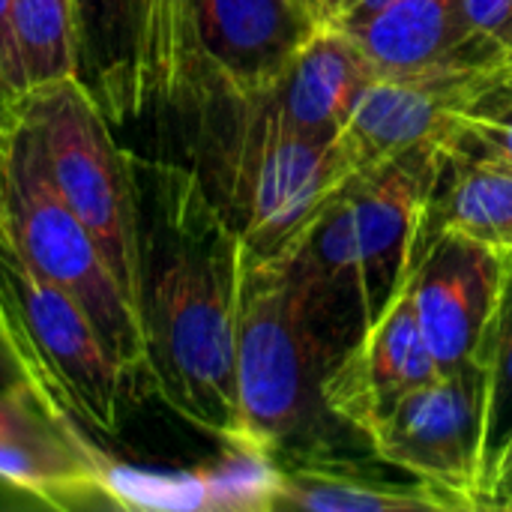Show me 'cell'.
I'll return each instance as SVG.
<instances>
[{
  "instance_id": "4316f807",
  "label": "cell",
  "mask_w": 512,
  "mask_h": 512,
  "mask_svg": "<svg viewBox=\"0 0 512 512\" xmlns=\"http://www.w3.org/2000/svg\"><path fill=\"white\" fill-rule=\"evenodd\" d=\"M21 384H24V378H21V372H18V366H15V360H12L6 342H3V336H0V390L21 387ZM24 387H27V384H24Z\"/></svg>"
},
{
  "instance_id": "cb8c5ba5",
  "label": "cell",
  "mask_w": 512,
  "mask_h": 512,
  "mask_svg": "<svg viewBox=\"0 0 512 512\" xmlns=\"http://www.w3.org/2000/svg\"><path fill=\"white\" fill-rule=\"evenodd\" d=\"M30 96L15 21H12V0H0V120L12 129L21 120V108Z\"/></svg>"
},
{
  "instance_id": "9a60e30c",
  "label": "cell",
  "mask_w": 512,
  "mask_h": 512,
  "mask_svg": "<svg viewBox=\"0 0 512 512\" xmlns=\"http://www.w3.org/2000/svg\"><path fill=\"white\" fill-rule=\"evenodd\" d=\"M336 24L357 42L375 75L426 69L489 42L471 30L462 0H396Z\"/></svg>"
},
{
  "instance_id": "ffe728a7",
  "label": "cell",
  "mask_w": 512,
  "mask_h": 512,
  "mask_svg": "<svg viewBox=\"0 0 512 512\" xmlns=\"http://www.w3.org/2000/svg\"><path fill=\"white\" fill-rule=\"evenodd\" d=\"M93 471L102 504L126 512H195L207 510L204 471H156L126 465L96 450Z\"/></svg>"
},
{
  "instance_id": "9c48e42d",
  "label": "cell",
  "mask_w": 512,
  "mask_h": 512,
  "mask_svg": "<svg viewBox=\"0 0 512 512\" xmlns=\"http://www.w3.org/2000/svg\"><path fill=\"white\" fill-rule=\"evenodd\" d=\"M483 426L486 369L465 366L411 390L366 438L387 465L483 510Z\"/></svg>"
},
{
  "instance_id": "277c9868",
  "label": "cell",
  "mask_w": 512,
  "mask_h": 512,
  "mask_svg": "<svg viewBox=\"0 0 512 512\" xmlns=\"http://www.w3.org/2000/svg\"><path fill=\"white\" fill-rule=\"evenodd\" d=\"M315 342L318 330L309 318V288L294 255L261 261L243 252L234 333L237 444L270 459L315 450L309 432L315 429V405H324Z\"/></svg>"
},
{
  "instance_id": "ba28073f",
  "label": "cell",
  "mask_w": 512,
  "mask_h": 512,
  "mask_svg": "<svg viewBox=\"0 0 512 512\" xmlns=\"http://www.w3.org/2000/svg\"><path fill=\"white\" fill-rule=\"evenodd\" d=\"M512 84V39H489L453 57L402 75H372L357 93L342 144L360 174L414 147H459V120Z\"/></svg>"
},
{
  "instance_id": "d4e9b609",
  "label": "cell",
  "mask_w": 512,
  "mask_h": 512,
  "mask_svg": "<svg viewBox=\"0 0 512 512\" xmlns=\"http://www.w3.org/2000/svg\"><path fill=\"white\" fill-rule=\"evenodd\" d=\"M462 9L477 36L512 39V0H462Z\"/></svg>"
},
{
  "instance_id": "603a6c76",
  "label": "cell",
  "mask_w": 512,
  "mask_h": 512,
  "mask_svg": "<svg viewBox=\"0 0 512 512\" xmlns=\"http://www.w3.org/2000/svg\"><path fill=\"white\" fill-rule=\"evenodd\" d=\"M0 438H69L81 444L87 441V432L60 426L21 384L0 390Z\"/></svg>"
},
{
  "instance_id": "f546056e",
  "label": "cell",
  "mask_w": 512,
  "mask_h": 512,
  "mask_svg": "<svg viewBox=\"0 0 512 512\" xmlns=\"http://www.w3.org/2000/svg\"><path fill=\"white\" fill-rule=\"evenodd\" d=\"M512 453V438H510V447H507V456H510ZM507 456H504V459H507Z\"/></svg>"
},
{
  "instance_id": "8fae6325",
  "label": "cell",
  "mask_w": 512,
  "mask_h": 512,
  "mask_svg": "<svg viewBox=\"0 0 512 512\" xmlns=\"http://www.w3.org/2000/svg\"><path fill=\"white\" fill-rule=\"evenodd\" d=\"M507 267L459 234H432L414 270V309L441 372L480 366L501 306Z\"/></svg>"
},
{
  "instance_id": "6da1fadb",
  "label": "cell",
  "mask_w": 512,
  "mask_h": 512,
  "mask_svg": "<svg viewBox=\"0 0 512 512\" xmlns=\"http://www.w3.org/2000/svg\"><path fill=\"white\" fill-rule=\"evenodd\" d=\"M147 384L192 426L240 441L237 297L243 237L198 168L132 153Z\"/></svg>"
},
{
  "instance_id": "3957f363",
  "label": "cell",
  "mask_w": 512,
  "mask_h": 512,
  "mask_svg": "<svg viewBox=\"0 0 512 512\" xmlns=\"http://www.w3.org/2000/svg\"><path fill=\"white\" fill-rule=\"evenodd\" d=\"M447 147L429 144L357 174L294 252L309 303L357 297L363 330L378 321L426 246V222Z\"/></svg>"
},
{
  "instance_id": "d6986e66",
  "label": "cell",
  "mask_w": 512,
  "mask_h": 512,
  "mask_svg": "<svg viewBox=\"0 0 512 512\" xmlns=\"http://www.w3.org/2000/svg\"><path fill=\"white\" fill-rule=\"evenodd\" d=\"M12 21L30 93L78 78L75 0H12Z\"/></svg>"
},
{
  "instance_id": "e0dca14e",
  "label": "cell",
  "mask_w": 512,
  "mask_h": 512,
  "mask_svg": "<svg viewBox=\"0 0 512 512\" xmlns=\"http://www.w3.org/2000/svg\"><path fill=\"white\" fill-rule=\"evenodd\" d=\"M444 195L435 189L432 234H459L504 255L512 249V165L468 144L447 150Z\"/></svg>"
},
{
  "instance_id": "4fadbf2b",
  "label": "cell",
  "mask_w": 512,
  "mask_h": 512,
  "mask_svg": "<svg viewBox=\"0 0 512 512\" xmlns=\"http://www.w3.org/2000/svg\"><path fill=\"white\" fill-rule=\"evenodd\" d=\"M276 489L270 510L312 512H462L459 498L414 480L399 483L357 462L321 450L276 456Z\"/></svg>"
},
{
  "instance_id": "2e32d148",
  "label": "cell",
  "mask_w": 512,
  "mask_h": 512,
  "mask_svg": "<svg viewBox=\"0 0 512 512\" xmlns=\"http://www.w3.org/2000/svg\"><path fill=\"white\" fill-rule=\"evenodd\" d=\"M78 81L111 129L141 120L135 69V0H75Z\"/></svg>"
},
{
  "instance_id": "5b68a950",
  "label": "cell",
  "mask_w": 512,
  "mask_h": 512,
  "mask_svg": "<svg viewBox=\"0 0 512 512\" xmlns=\"http://www.w3.org/2000/svg\"><path fill=\"white\" fill-rule=\"evenodd\" d=\"M0 336L36 402L66 429H120L132 387L87 312L39 276L0 219Z\"/></svg>"
},
{
  "instance_id": "7c38bea8",
  "label": "cell",
  "mask_w": 512,
  "mask_h": 512,
  "mask_svg": "<svg viewBox=\"0 0 512 512\" xmlns=\"http://www.w3.org/2000/svg\"><path fill=\"white\" fill-rule=\"evenodd\" d=\"M414 270L378 321L360 333L351 351L342 354L321 381L327 411L363 435H369L399 399L441 375L417 321Z\"/></svg>"
},
{
  "instance_id": "ac0fdd59",
  "label": "cell",
  "mask_w": 512,
  "mask_h": 512,
  "mask_svg": "<svg viewBox=\"0 0 512 512\" xmlns=\"http://www.w3.org/2000/svg\"><path fill=\"white\" fill-rule=\"evenodd\" d=\"M96 444L69 438H0V483L54 510L87 507L99 498Z\"/></svg>"
},
{
  "instance_id": "83f0119b",
  "label": "cell",
  "mask_w": 512,
  "mask_h": 512,
  "mask_svg": "<svg viewBox=\"0 0 512 512\" xmlns=\"http://www.w3.org/2000/svg\"><path fill=\"white\" fill-rule=\"evenodd\" d=\"M6 135H9V129H0V207H3V156H6Z\"/></svg>"
},
{
  "instance_id": "f1b7e54d",
  "label": "cell",
  "mask_w": 512,
  "mask_h": 512,
  "mask_svg": "<svg viewBox=\"0 0 512 512\" xmlns=\"http://www.w3.org/2000/svg\"><path fill=\"white\" fill-rule=\"evenodd\" d=\"M501 261H504V264H510V267H512V249H510V252H504V255H501Z\"/></svg>"
},
{
  "instance_id": "8992f818",
  "label": "cell",
  "mask_w": 512,
  "mask_h": 512,
  "mask_svg": "<svg viewBox=\"0 0 512 512\" xmlns=\"http://www.w3.org/2000/svg\"><path fill=\"white\" fill-rule=\"evenodd\" d=\"M0 219L18 255L87 312L129 387L147 384L141 318L123 297L96 240L60 195L39 132L27 117L6 135Z\"/></svg>"
},
{
  "instance_id": "7402d4cb",
  "label": "cell",
  "mask_w": 512,
  "mask_h": 512,
  "mask_svg": "<svg viewBox=\"0 0 512 512\" xmlns=\"http://www.w3.org/2000/svg\"><path fill=\"white\" fill-rule=\"evenodd\" d=\"M462 144L512 165V84L459 120V147Z\"/></svg>"
},
{
  "instance_id": "7a4b0ae2",
  "label": "cell",
  "mask_w": 512,
  "mask_h": 512,
  "mask_svg": "<svg viewBox=\"0 0 512 512\" xmlns=\"http://www.w3.org/2000/svg\"><path fill=\"white\" fill-rule=\"evenodd\" d=\"M201 123L222 126L216 201L261 261L294 255L360 174L339 135L294 132L261 99L219 105Z\"/></svg>"
},
{
  "instance_id": "30bf717a",
  "label": "cell",
  "mask_w": 512,
  "mask_h": 512,
  "mask_svg": "<svg viewBox=\"0 0 512 512\" xmlns=\"http://www.w3.org/2000/svg\"><path fill=\"white\" fill-rule=\"evenodd\" d=\"M210 108L267 93L321 27L306 0H189Z\"/></svg>"
},
{
  "instance_id": "4dcf8cb0",
  "label": "cell",
  "mask_w": 512,
  "mask_h": 512,
  "mask_svg": "<svg viewBox=\"0 0 512 512\" xmlns=\"http://www.w3.org/2000/svg\"><path fill=\"white\" fill-rule=\"evenodd\" d=\"M0 129H6V126H3V120H0Z\"/></svg>"
},
{
  "instance_id": "44dd1931",
  "label": "cell",
  "mask_w": 512,
  "mask_h": 512,
  "mask_svg": "<svg viewBox=\"0 0 512 512\" xmlns=\"http://www.w3.org/2000/svg\"><path fill=\"white\" fill-rule=\"evenodd\" d=\"M504 276L501 306L495 315V327L486 345L483 369H486V426H483V474L486 495L489 486L507 456L512 438V267ZM486 507V498H483Z\"/></svg>"
},
{
  "instance_id": "52a82bcc",
  "label": "cell",
  "mask_w": 512,
  "mask_h": 512,
  "mask_svg": "<svg viewBox=\"0 0 512 512\" xmlns=\"http://www.w3.org/2000/svg\"><path fill=\"white\" fill-rule=\"evenodd\" d=\"M21 117L36 126L60 195L96 240L123 297L141 318V231L132 153L117 144L111 123L78 78L33 90Z\"/></svg>"
},
{
  "instance_id": "484cf974",
  "label": "cell",
  "mask_w": 512,
  "mask_h": 512,
  "mask_svg": "<svg viewBox=\"0 0 512 512\" xmlns=\"http://www.w3.org/2000/svg\"><path fill=\"white\" fill-rule=\"evenodd\" d=\"M483 510H510L512 512V453L501 462L489 495H486V507Z\"/></svg>"
},
{
  "instance_id": "5bb4252c",
  "label": "cell",
  "mask_w": 512,
  "mask_h": 512,
  "mask_svg": "<svg viewBox=\"0 0 512 512\" xmlns=\"http://www.w3.org/2000/svg\"><path fill=\"white\" fill-rule=\"evenodd\" d=\"M372 66L339 24H321L294 54L282 78L261 99L288 129L333 138L345 126Z\"/></svg>"
}]
</instances>
